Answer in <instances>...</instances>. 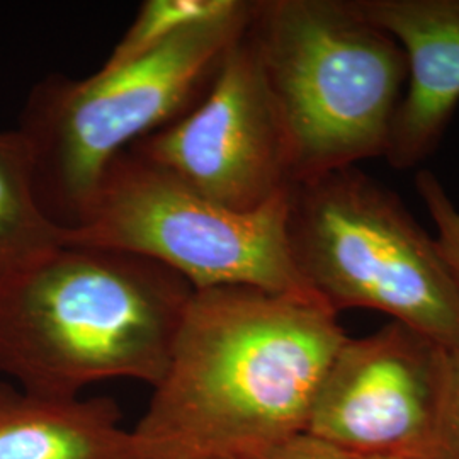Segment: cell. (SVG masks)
<instances>
[{
  "mask_svg": "<svg viewBox=\"0 0 459 459\" xmlns=\"http://www.w3.org/2000/svg\"><path fill=\"white\" fill-rule=\"evenodd\" d=\"M288 196L290 189L255 212H231L126 150L106 169L82 221L65 231V246L132 252L195 290L250 286L316 296L291 257Z\"/></svg>",
  "mask_w": 459,
  "mask_h": 459,
  "instance_id": "obj_6",
  "label": "cell"
},
{
  "mask_svg": "<svg viewBox=\"0 0 459 459\" xmlns=\"http://www.w3.org/2000/svg\"><path fill=\"white\" fill-rule=\"evenodd\" d=\"M415 187L426 204L429 216L437 230V244L459 284V208L436 174L420 170L415 176Z\"/></svg>",
  "mask_w": 459,
  "mask_h": 459,
  "instance_id": "obj_14",
  "label": "cell"
},
{
  "mask_svg": "<svg viewBox=\"0 0 459 459\" xmlns=\"http://www.w3.org/2000/svg\"><path fill=\"white\" fill-rule=\"evenodd\" d=\"M264 459H356L310 434H299Z\"/></svg>",
  "mask_w": 459,
  "mask_h": 459,
  "instance_id": "obj_15",
  "label": "cell"
},
{
  "mask_svg": "<svg viewBox=\"0 0 459 459\" xmlns=\"http://www.w3.org/2000/svg\"><path fill=\"white\" fill-rule=\"evenodd\" d=\"M349 335L313 295L195 290L162 381L133 429L143 459H264L305 434Z\"/></svg>",
  "mask_w": 459,
  "mask_h": 459,
  "instance_id": "obj_1",
  "label": "cell"
},
{
  "mask_svg": "<svg viewBox=\"0 0 459 459\" xmlns=\"http://www.w3.org/2000/svg\"><path fill=\"white\" fill-rule=\"evenodd\" d=\"M128 150L238 213L293 186L284 130L247 31L196 106Z\"/></svg>",
  "mask_w": 459,
  "mask_h": 459,
  "instance_id": "obj_7",
  "label": "cell"
},
{
  "mask_svg": "<svg viewBox=\"0 0 459 459\" xmlns=\"http://www.w3.org/2000/svg\"><path fill=\"white\" fill-rule=\"evenodd\" d=\"M446 349L390 322L347 337L313 400L305 434L356 459H415L443 390Z\"/></svg>",
  "mask_w": 459,
  "mask_h": 459,
  "instance_id": "obj_8",
  "label": "cell"
},
{
  "mask_svg": "<svg viewBox=\"0 0 459 459\" xmlns=\"http://www.w3.org/2000/svg\"><path fill=\"white\" fill-rule=\"evenodd\" d=\"M288 242L298 273L333 312L386 313L459 347V284L441 247L358 165L290 187Z\"/></svg>",
  "mask_w": 459,
  "mask_h": 459,
  "instance_id": "obj_5",
  "label": "cell"
},
{
  "mask_svg": "<svg viewBox=\"0 0 459 459\" xmlns=\"http://www.w3.org/2000/svg\"><path fill=\"white\" fill-rule=\"evenodd\" d=\"M0 459H143L113 398L34 394L0 381Z\"/></svg>",
  "mask_w": 459,
  "mask_h": 459,
  "instance_id": "obj_10",
  "label": "cell"
},
{
  "mask_svg": "<svg viewBox=\"0 0 459 459\" xmlns=\"http://www.w3.org/2000/svg\"><path fill=\"white\" fill-rule=\"evenodd\" d=\"M252 11L254 0H244L132 65L87 79L49 74L34 83L16 130L30 153L34 196L55 225L75 229L116 157L196 106Z\"/></svg>",
  "mask_w": 459,
  "mask_h": 459,
  "instance_id": "obj_4",
  "label": "cell"
},
{
  "mask_svg": "<svg viewBox=\"0 0 459 459\" xmlns=\"http://www.w3.org/2000/svg\"><path fill=\"white\" fill-rule=\"evenodd\" d=\"M65 246L34 196L31 160L22 136L0 132V288Z\"/></svg>",
  "mask_w": 459,
  "mask_h": 459,
  "instance_id": "obj_11",
  "label": "cell"
},
{
  "mask_svg": "<svg viewBox=\"0 0 459 459\" xmlns=\"http://www.w3.org/2000/svg\"><path fill=\"white\" fill-rule=\"evenodd\" d=\"M405 53L407 83L385 153L396 170L427 160L459 106V0H354Z\"/></svg>",
  "mask_w": 459,
  "mask_h": 459,
  "instance_id": "obj_9",
  "label": "cell"
},
{
  "mask_svg": "<svg viewBox=\"0 0 459 459\" xmlns=\"http://www.w3.org/2000/svg\"><path fill=\"white\" fill-rule=\"evenodd\" d=\"M242 4L244 0H147L100 70L132 65L184 31L230 16Z\"/></svg>",
  "mask_w": 459,
  "mask_h": 459,
  "instance_id": "obj_12",
  "label": "cell"
},
{
  "mask_svg": "<svg viewBox=\"0 0 459 459\" xmlns=\"http://www.w3.org/2000/svg\"><path fill=\"white\" fill-rule=\"evenodd\" d=\"M415 459H459V347L446 349L443 390L424 451Z\"/></svg>",
  "mask_w": 459,
  "mask_h": 459,
  "instance_id": "obj_13",
  "label": "cell"
},
{
  "mask_svg": "<svg viewBox=\"0 0 459 459\" xmlns=\"http://www.w3.org/2000/svg\"><path fill=\"white\" fill-rule=\"evenodd\" d=\"M284 130L291 179L385 159L407 60L354 0H254L247 28Z\"/></svg>",
  "mask_w": 459,
  "mask_h": 459,
  "instance_id": "obj_3",
  "label": "cell"
},
{
  "mask_svg": "<svg viewBox=\"0 0 459 459\" xmlns=\"http://www.w3.org/2000/svg\"><path fill=\"white\" fill-rule=\"evenodd\" d=\"M195 288L132 252L64 246L0 288V373L49 396L106 379L155 388Z\"/></svg>",
  "mask_w": 459,
  "mask_h": 459,
  "instance_id": "obj_2",
  "label": "cell"
}]
</instances>
